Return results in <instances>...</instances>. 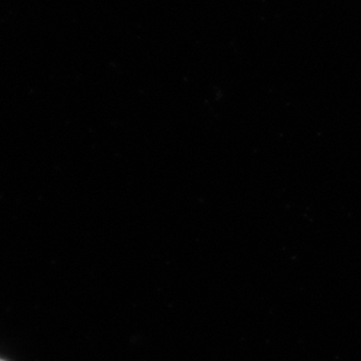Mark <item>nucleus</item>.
Here are the masks:
<instances>
[{
	"label": "nucleus",
	"instance_id": "1",
	"mask_svg": "<svg viewBox=\"0 0 361 361\" xmlns=\"http://www.w3.org/2000/svg\"><path fill=\"white\" fill-rule=\"evenodd\" d=\"M0 361H5V360H3V359H0Z\"/></svg>",
	"mask_w": 361,
	"mask_h": 361
}]
</instances>
